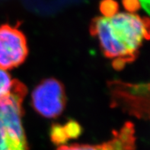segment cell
<instances>
[{"label":"cell","instance_id":"cell-1","mask_svg":"<svg viewBox=\"0 0 150 150\" xmlns=\"http://www.w3.org/2000/svg\"><path fill=\"white\" fill-rule=\"evenodd\" d=\"M90 32L118 70L134 61L143 42L150 39V19L133 11H117L94 19Z\"/></svg>","mask_w":150,"mask_h":150},{"label":"cell","instance_id":"cell-2","mask_svg":"<svg viewBox=\"0 0 150 150\" xmlns=\"http://www.w3.org/2000/svg\"><path fill=\"white\" fill-rule=\"evenodd\" d=\"M27 88L16 80L12 91L0 98V150H30L22 125Z\"/></svg>","mask_w":150,"mask_h":150},{"label":"cell","instance_id":"cell-3","mask_svg":"<svg viewBox=\"0 0 150 150\" xmlns=\"http://www.w3.org/2000/svg\"><path fill=\"white\" fill-rule=\"evenodd\" d=\"M31 103L40 116L50 119L58 117L67 103L64 87L54 78L42 80L33 90Z\"/></svg>","mask_w":150,"mask_h":150},{"label":"cell","instance_id":"cell-4","mask_svg":"<svg viewBox=\"0 0 150 150\" xmlns=\"http://www.w3.org/2000/svg\"><path fill=\"white\" fill-rule=\"evenodd\" d=\"M28 55L25 34L18 27L0 25V68L10 70L21 65Z\"/></svg>","mask_w":150,"mask_h":150},{"label":"cell","instance_id":"cell-5","mask_svg":"<svg viewBox=\"0 0 150 150\" xmlns=\"http://www.w3.org/2000/svg\"><path fill=\"white\" fill-rule=\"evenodd\" d=\"M135 128L132 123H126L119 130L113 133L108 142L98 145L73 144L60 146L57 150H135Z\"/></svg>","mask_w":150,"mask_h":150},{"label":"cell","instance_id":"cell-6","mask_svg":"<svg viewBox=\"0 0 150 150\" xmlns=\"http://www.w3.org/2000/svg\"><path fill=\"white\" fill-rule=\"evenodd\" d=\"M75 123H70L62 127L60 126H57L53 127L51 132L52 140L57 144H60L67 141L69 138H74L79 133V127Z\"/></svg>","mask_w":150,"mask_h":150},{"label":"cell","instance_id":"cell-7","mask_svg":"<svg viewBox=\"0 0 150 150\" xmlns=\"http://www.w3.org/2000/svg\"><path fill=\"white\" fill-rule=\"evenodd\" d=\"M16 79H12L6 70L0 68V98L8 95L14 88Z\"/></svg>","mask_w":150,"mask_h":150}]
</instances>
